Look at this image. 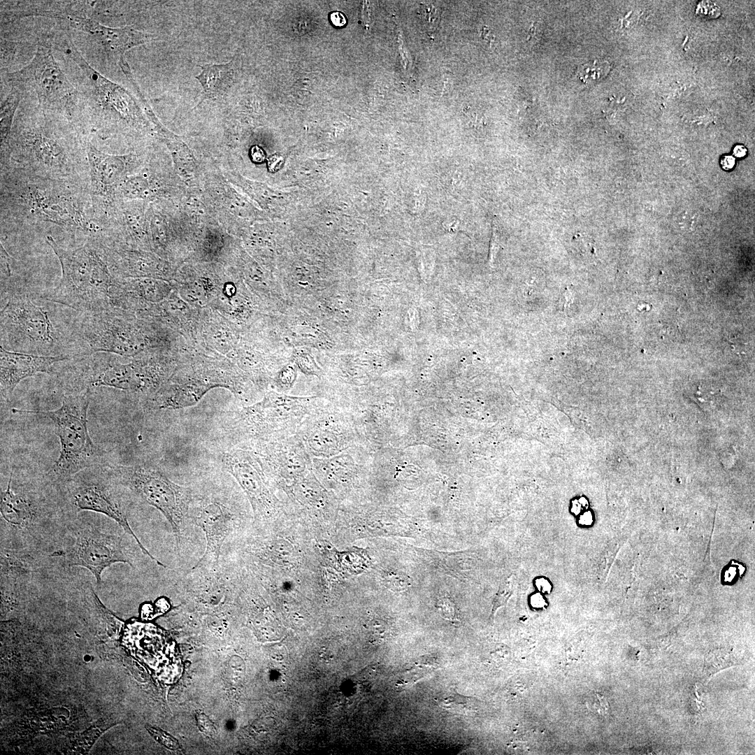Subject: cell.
<instances>
[{"label":"cell","mask_w":755,"mask_h":755,"mask_svg":"<svg viewBox=\"0 0 755 755\" xmlns=\"http://www.w3.org/2000/svg\"><path fill=\"white\" fill-rule=\"evenodd\" d=\"M1 222L38 226L49 223L85 240L102 243L90 187L7 168L1 169ZM84 242V243H85Z\"/></svg>","instance_id":"cell-1"},{"label":"cell","mask_w":755,"mask_h":755,"mask_svg":"<svg viewBox=\"0 0 755 755\" xmlns=\"http://www.w3.org/2000/svg\"><path fill=\"white\" fill-rule=\"evenodd\" d=\"M7 168L90 187L85 138L71 122L52 120L45 112L14 121L1 145V169Z\"/></svg>","instance_id":"cell-2"},{"label":"cell","mask_w":755,"mask_h":755,"mask_svg":"<svg viewBox=\"0 0 755 755\" xmlns=\"http://www.w3.org/2000/svg\"><path fill=\"white\" fill-rule=\"evenodd\" d=\"M50 488L43 482H20L12 469L1 490V549L52 557L60 550L71 517L59 494L46 496Z\"/></svg>","instance_id":"cell-3"},{"label":"cell","mask_w":755,"mask_h":755,"mask_svg":"<svg viewBox=\"0 0 755 755\" xmlns=\"http://www.w3.org/2000/svg\"><path fill=\"white\" fill-rule=\"evenodd\" d=\"M36 297L26 293L6 297L1 308V347L37 355L82 357L75 318L68 322L59 313L58 303Z\"/></svg>","instance_id":"cell-4"},{"label":"cell","mask_w":755,"mask_h":755,"mask_svg":"<svg viewBox=\"0 0 755 755\" xmlns=\"http://www.w3.org/2000/svg\"><path fill=\"white\" fill-rule=\"evenodd\" d=\"M45 241L61 264L57 287L41 296L74 311L92 313L111 308L110 295L116 278L111 273L99 244L88 240L75 249H65L51 235Z\"/></svg>","instance_id":"cell-5"},{"label":"cell","mask_w":755,"mask_h":755,"mask_svg":"<svg viewBox=\"0 0 755 755\" xmlns=\"http://www.w3.org/2000/svg\"><path fill=\"white\" fill-rule=\"evenodd\" d=\"M92 389L66 394L61 406L54 410H23L13 412L37 415L48 419L60 443L57 459L43 478L57 490L79 472L98 465L101 453L92 441L87 427V412Z\"/></svg>","instance_id":"cell-6"},{"label":"cell","mask_w":755,"mask_h":755,"mask_svg":"<svg viewBox=\"0 0 755 755\" xmlns=\"http://www.w3.org/2000/svg\"><path fill=\"white\" fill-rule=\"evenodd\" d=\"M322 399L271 391L257 403L226 412L224 428L234 445L286 438L296 433Z\"/></svg>","instance_id":"cell-7"},{"label":"cell","mask_w":755,"mask_h":755,"mask_svg":"<svg viewBox=\"0 0 755 755\" xmlns=\"http://www.w3.org/2000/svg\"><path fill=\"white\" fill-rule=\"evenodd\" d=\"M59 373L68 393L106 387L138 394H151L161 382L162 367L151 359L128 364L114 354L96 352L66 361Z\"/></svg>","instance_id":"cell-8"},{"label":"cell","mask_w":755,"mask_h":755,"mask_svg":"<svg viewBox=\"0 0 755 755\" xmlns=\"http://www.w3.org/2000/svg\"><path fill=\"white\" fill-rule=\"evenodd\" d=\"M106 467L125 491L156 508L165 517L179 552L189 525L187 517L194 489L175 483L159 468L146 463Z\"/></svg>","instance_id":"cell-9"},{"label":"cell","mask_w":755,"mask_h":755,"mask_svg":"<svg viewBox=\"0 0 755 755\" xmlns=\"http://www.w3.org/2000/svg\"><path fill=\"white\" fill-rule=\"evenodd\" d=\"M241 509L235 490L228 484L209 481L194 489L188 522L200 528L206 540L204 552L194 566L219 563L224 542L240 525Z\"/></svg>","instance_id":"cell-10"},{"label":"cell","mask_w":755,"mask_h":755,"mask_svg":"<svg viewBox=\"0 0 755 755\" xmlns=\"http://www.w3.org/2000/svg\"><path fill=\"white\" fill-rule=\"evenodd\" d=\"M56 43L58 49L76 64L84 75L87 93L97 109V129L108 133L118 128L139 132L151 129L144 110L131 94L94 69L76 48L71 37L67 36Z\"/></svg>","instance_id":"cell-11"},{"label":"cell","mask_w":755,"mask_h":755,"mask_svg":"<svg viewBox=\"0 0 755 755\" xmlns=\"http://www.w3.org/2000/svg\"><path fill=\"white\" fill-rule=\"evenodd\" d=\"M58 491L63 506L71 517L83 510L108 517L134 538L145 555L157 565L166 567L144 547L131 529L122 500L124 490L111 476L106 465H98L79 472Z\"/></svg>","instance_id":"cell-12"},{"label":"cell","mask_w":755,"mask_h":755,"mask_svg":"<svg viewBox=\"0 0 755 755\" xmlns=\"http://www.w3.org/2000/svg\"><path fill=\"white\" fill-rule=\"evenodd\" d=\"M124 535L104 532L99 526L76 515L68 523L55 558L66 568L80 566L87 569L96 584L100 585L103 572L112 564L127 563L135 568L134 556L126 545Z\"/></svg>","instance_id":"cell-13"},{"label":"cell","mask_w":755,"mask_h":755,"mask_svg":"<svg viewBox=\"0 0 755 755\" xmlns=\"http://www.w3.org/2000/svg\"><path fill=\"white\" fill-rule=\"evenodd\" d=\"M73 329L82 357L96 352L134 356L152 341L146 326L118 308L81 313L75 317Z\"/></svg>","instance_id":"cell-14"},{"label":"cell","mask_w":755,"mask_h":755,"mask_svg":"<svg viewBox=\"0 0 755 755\" xmlns=\"http://www.w3.org/2000/svg\"><path fill=\"white\" fill-rule=\"evenodd\" d=\"M2 77L11 88L34 91L43 111L59 113L69 121L72 118L78 92L55 61L50 45L39 44L28 64Z\"/></svg>","instance_id":"cell-15"},{"label":"cell","mask_w":755,"mask_h":755,"mask_svg":"<svg viewBox=\"0 0 755 755\" xmlns=\"http://www.w3.org/2000/svg\"><path fill=\"white\" fill-rule=\"evenodd\" d=\"M46 17L61 20L64 25L78 32L84 40L95 48L108 66H117L128 79L132 76L124 59L125 52L135 47L157 40V36L138 31L131 26L111 27L80 14L72 9L50 10Z\"/></svg>","instance_id":"cell-16"},{"label":"cell","mask_w":755,"mask_h":755,"mask_svg":"<svg viewBox=\"0 0 755 755\" xmlns=\"http://www.w3.org/2000/svg\"><path fill=\"white\" fill-rule=\"evenodd\" d=\"M352 417L332 403L321 402L296 433L312 458H329L347 449L354 438Z\"/></svg>","instance_id":"cell-17"},{"label":"cell","mask_w":755,"mask_h":755,"mask_svg":"<svg viewBox=\"0 0 755 755\" xmlns=\"http://www.w3.org/2000/svg\"><path fill=\"white\" fill-rule=\"evenodd\" d=\"M220 462L245 494L257 519H269L277 512L278 501L271 490L270 480L251 450L229 447L220 453Z\"/></svg>","instance_id":"cell-18"},{"label":"cell","mask_w":755,"mask_h":755,"mask_svg":"<svg viewBox=\"0 0 755 755\" xmlns=\"http://www.w3.org/2000/svg\"><path fill=\"white\" fill-rule=\"evenodd\" d=\"M238 446L251 450L270 481L285 489L312 470V457L297 433Z\"/></svg>","instance_id":"cell-19"},{"label":"cell","mask_w":755,"mask_h":755,"mask_svg":"<svg viewBox=\"0 0 755 755\" xmlns=\"http://www.w3.org/2000/svg\"><path fill=\"white\" fill-rule=\"evenodd\" d=\"M85 150L93 208H103L113 203V194L118 185L127 176L140 170L143 161L137 154L106 153L87 138H85Z\"/></svg>","instance_id":"cell-20"},{"label":"cell","mask_w":755,"mask_h":755,"mask_svg":"<svg viewBox=\"0 0 755 755\" xmlns=\"http://www.w3.org/2000/svg\"><path fill=\"white\" fill-rule=\"evenodd\" d=\"M69 356H45L9 351L0 347V391L9 401L17 384L37 373H57Z\"/></svg>","instance_id":"cell-21"},{"label":"cell","mask_w":755,"mask_h":755,"mask_svg":"<svg viewBox=\"0 0 755 755\" xmlns=\"http://www.w3.org/2000/svg\"><path fill=\"white\" fill-rule=\"evenodd\" d=\"M312 471L323 486L346 490L353 479L355 463L348 449L329 458H312Z\"/></svg>","instance_id":"cell-22"},{"label":"cell","mask_w":755,"mask_h":755,"mask_svg":"<svg viewBox=\"0 0 755 755\" xmlns=\"http://www.w3.org/2000/svg\"><path fill=\"white\" fill-rule=\"evenodd\" d=\"M154 134L170 150L176 168L181 175L192 179L196 172V162L188 146L175 134L168 130L154 113L148 117Z\"/></svg>","instance_id":"cell-23"},{"label":"cell","mask_w":755,"mask_h":755,"mask_svg":"<svg viewBox=\"0 0 755 755\" xmlns=\"http://www.w3.org/2000/svg\"><path fill=\"white\" fill-rule=\"evenodd\" d=\"M233 62L224 64H204L201 65V71L195 76L202 86V96L197 106L205 100L215 101L225 94L232 81Z\"/></svg>","instance_id":"cell-24"},{"label":"cell","mask_w":755,"mask_h":755,"mask_svg":"<svg viewBox=\"0 0 755 755\" xmlns=\"http://www.w3.org/2000/svg\"><path fill=\"white\" fill-rule=\"evenodd\" d=\"M22 92L17 89L11 88L10 93L1 104V145L7 143L10 134L14 123L15 114L22 99Z\"/></svg>","instance_id":"cell-25"},{"label":"cell","mask_w":755,"mask_h":755,"mask_svg":"<svg viewBox=\"0 0 755 755\" xmlns=\"http://www.w3.org/2000/svg\"><path fill=\"white\" fill-rule=\"evenodd\" d=\"M736 663V659L731 649H718L710 651L705 657L703 677L705 680H707L716 673Z\"/></svg>","instance_id":"cell-26"},{"label":"cell","mask_w":755,"mask_h":755,"mask_svg":"<svg viewBox=\"0 0 755 755\" xmlns=\"http://www.w3.org/2000/svg\"><path fill=\"white\" fill-rule=\"evenodd\" d=\"M438 704L447 710L462 714H469L477 710V700L456 692L445 694L437 699Z\"/></svg>","instance_id":"cell-27"},{"label":"cell","mask_w":755,"mask_h":755,"mask_svg":"<svg viewBox=\"0 0 755 755\" xmlns=\"http://www.w3.org/2000/svg\"><path fill=\"white\" fill-rule=\"evenodd\" d=\"M608 70L607 62L596 60L579 66L577 69V77L584 82H590L601 79Z\"/></svg>","instance_id":"cell-28"},{"label":"cell","mask_w":755,"mask_h":755,"mask_svg":"<svg viewBox=\"0 0 755 755\" xmlns=\"http://www.w3.org/2000/svg\"><path fill=\"white\" fill-rule=\"evenodd\" d=\"M436 608L440 614L454 625L461 623L459 611L454 602L447 596L440 597L436 603Z\"/></svg>","instance_id":"cell-29"},{"label":"cell","mask_w":755,"mask_h":755,"mask_svg":"<svg viewBox=\"0 0 755 755\" xmlns=\"http://www.w3.org/2000/svg\"><path fill=\"white\" fill-rule=\"evenodd\" d=\"M419 19L427 30L433 31L440 21V13L436 6L431 3L421 4L418 10Z\"/></svg>","instance_id":"cell-30"},{"label":"cell","mask_w":755,"mask_h":755,"mask_svg":"<svg viewBox=\"0 0 755 755\" xmlns=\"http://www.w3.org/2000/svg\"><path fill=\"white\" fill-rule=\"evenodd\" d=\"M293 361L300 371L305 375L319 377L322 373L312 357L308 353L295 354Z\"/></svg>","instance_id":"cell-31"},{"label":"cell","mask_w":755,"mask_h":755,"mask_svg":"<svg viewBox=\"0 0 755 755\" xmlns=\"http://www.w3.org/2000/svg\"><path fill=\"white\" fill-rule=\"evenodd\" d=\"M296 378V368L290 364L285 366L276 378V384L281 390L289 389Z\"/></svg>","instance_id":"cell-32"},{"label":"cell","mask_w":755,"mask_h":755,"mask_svg":"<svg viewBox=\"0 0 755 755\" xmlns=\"http://www.w3.org/2000/svg\"><path fill=\"white\" fill-rule=\"evenodd\" d=\"M696 13L700 17L705 19H714L721 14L719 6L710 1H700L696 8Z\"/></svg>","instance_id":"cell-33"},{"label":"cell","mask_w":755,"mask_h":755,"mask_svg":"<svg viewBox=\"0 0 755 755\" xmlns=\"http://www.w3.org/2000/svg\"><path fill=\"white\" fill-rule=\"evenodd\" d=\"M146 728L153 738L166 747L171 750H177L180 748L178 740L173 736L155 728H152L150 726H147Z\"/></svg>","instance_id":"cell-34"},{"label":"cell","mask_w":755,"mask_h":755,"mask_svg":"<svg viewBox=\"0 0 755 755\" xmlns=\"http://www.w3.org/2000/svg\"><path fill=\"white\" fill-rule=\"evenodd\" d=\"M384 579L387 586L396 591H403L410 584L408 577L403 574L390 573Z\"/></svg>","instance_id":"cell-35"},{"label":"cell","mask_w":755,"mask_h":755,"mask_svg":"<svg viewBox=\"0 0 755 755\" xmlns=\"http://www.w3.org/2000/svg\"><path fill=\"white\" fill-rule=\"evenodd\" d=\"M198 726L201 732L208 736L215 734V728L210 719L202 713H198L196 716Z\"/></svg>","instance_id":"cell-36"},{"label":"cell","mask_w":755,"mask_h":755,"mask_svg":"<svg viewBox=\"0 0 755 755\" xmlns=\"http://www.w3.org/2000/svg\"><path fill=\"white\" fill-rule=\"evenodd\" d=\"M284 163L285 159L282 155L279 154H273L268 159V169L270 172H276L282 168Z\"/></svg>","instance_id":"cell-37"},{"label":"cell","mask_w":755,"mask_h":755,"mask_svg":"<svg viewBox=\"0 0 755 755\" xmlns=\"http://www.w3.org/2000/svg\"><path fill=\"white\" fill-rule=\"evenodd\" d=\"M331 22L338 27H344L347 23V19L344 14L339 11H335L330 15Z\"/></svg>","instance_id":"cell-38"},{"label":"cell","mask_w":755,"mask_h":755,"mask_svg":"<svg viewBox=\"0 0 755 755\" xmlns=\"http://www.w3.org/2000/svg\"><path fill=\"white\" fill-rule=\"evenodd\" d=\"M250 156L252 160L255 163H261L266 159L264 151L257 145H254L251 148Z\"/></svg>","instance_id":"cell-39"},{"label":"cell","mask_w":755,"mask_h":755,"mask_svg":"<svg viewBox=\"0 0 755 755\" xmlns=\"http://www.w3.org/2000/svg\"><path fill=\"white\" fill-rule=\"evenodd\" d=\"M721 165L725 170L732 169L735 164V158L731 155H724L721 159Z\"/></svg>","instance_id":"cell-40"},{"label":"cell","mask_w":755,"mask_h":755,"mask_svg":"<svg viewBox=\"0 0 755 755\" xmlns=\"http://www.w3.org/2000/svg\"><path fill=\"white\" fill-rule=\"evenodd\" d=\"M535 584L538 589L542 592H549L551 589L549 582L544 578L538 579L535 581Z\"/></svg>","instance_id":"cell-41"},{"label":"cell","mask_w":755,"mask_h":755,"mask_svg":"<svg viewBox=\"0 0 755 755\" xmlns=\"http://www.w3.org/2000/svg\"><path fill=\"white\" fill-rule=\"evenodd\" d=\"M733 152L736 157H743L747 154V150L742 145H737L734 147Z\"/></svg>","instance_id":"cell-42"},{"label":"cell","mask_w":755,"mask_h":755,"mask_svg":"<svg viewBox=\"0 0 755 755\" xmlns=\"http://www.w3.org/2000/svg\"><path fill=\"white\" fill-rule=\"evenodd\" d=\"M532 605L535 607L542 606L545 603L543 598L538 594L533 595L531 598Z\"/></svg>","instance_id":"cell-43"},{"label":"cell","mask_w":755,"mask_h":755,"mask_svg":"<svg viewBox=\"0 0 755 755\" xmlns=\"http://www.w3.org/2000/svg\"><path fill=\"white\" fill-rule=\"evenodd\" d=\"M580 522L584 525H590L592 523V516L590 512H585L581 516Z\"/></svg>","instance_id":"cell-44"}]
</instances>
